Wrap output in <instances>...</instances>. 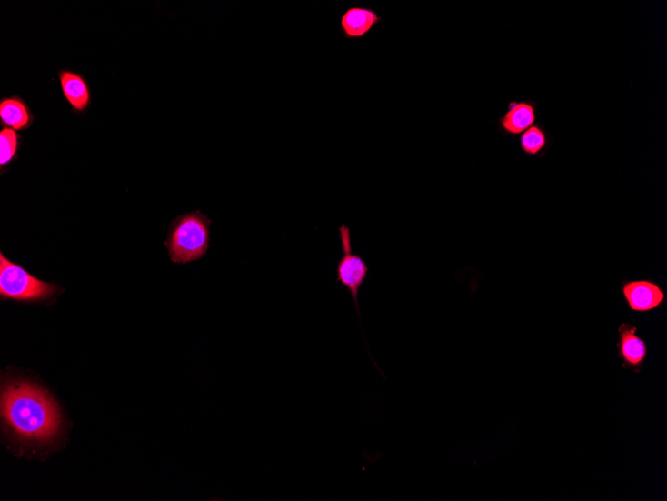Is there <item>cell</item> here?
Wrapping results in <instances>:
<instances>
[{
    "mask_svg": "<svg viewBox=\"0 0 667 501\" xmlns=\"http://www.w3.org/2000/svg\"><path fill=\"white\" fill-rule=\"evenodd\" d=\"M2 417L9 432L23 443L53 442L62 428V415L54 398L44 388L22 380L4 386Z\"/></svg>",
    "mask_w": 667,
    "mask_h": 501,
    "instance_id": "obj_1",
    "label": "cell"
},
{
    "mask_svg": "<svg viewBox=\"0 0 667 501\" xmlns=\"http://www.w3.org/2000/svg\"><path fill=\"white\" fill-rule=\"evenodd\" d=\"M210 226L211 219L200 210L177 216L164 242L171 262L186 265L204 257L209 250Z\"/></svg>",
    "mask_w": 667,
    "mask_h": 501,
    "instance_id": "obj_2",
    "label": "cell"
},
{
    "mask_svg": "<svg viewBox=\"0 0 667 501\" xmlns=\"http://www.w3.org/2000/svg\"><path fill=\"white\" fill-rule=\"evenodd\" d=\"M58 286L44 282L0 255V297L22 303H42L54 297Z\"/></svg>",
    "mask_w": 667,
    "mask_h": 501,
    "instance_id": "obj_3",
    "label": "cell"
},
{
    "mask_svg": "<svg viewBox=\"0 0 667 501\" xmlns=\"http://www.w3.org/2000/svg\"><path fill=\"white\" fill-rule=\"evenodd\" d=\"M339 237L341 239L343 256L337 265L336 280L337 283L348 289L353 304H355L361 323L359 294L361 287L368 278L370 268L365 259L360 255L353 253L352 235L350 228L346 225H342L339 227Z\"/></svg>",
    "mask_w": 667,
    "mask_h": 501,
    "instance_id": "obj_4",
    "label": "cell"
},
{
    "mask_svg": "<svg viewBox=\"0 0 667 501\" xmlns=\"http://www.w3.org/2000/svg\"><path fill=\"white\" fill-rule=\"evenodd\" d=\"M60 88L66 103L75 114H85L93 104V92L88 80L75 70L62 68L58 70Z\"/></svg>",
    "mask_w": 667,
    "mask_h": 501,
    "instance_id": "obj_5",
    "label": "cell"
},
{
    "mask_svg": "<svg viewBox=\"0 0 667 501\" xmlns=\"http://www.w3.org/2000/svg\"><path fill=\"white\" fill-rule=\"evenodd\" d=\"M622 294L634 312L648 313L660 307L664 302V293L656 284L648 280H636L622 286Z\"/></svg>",
    "mask_w": 667,
    "mask_h": 501,
    "instance_id": "obj_6",
    "label": "cell"
},
{
    "mask_svg": "<svg viewBox=\"0 0 667 501\" xmlns=\"http://www.w3.org/2000/svg\"><path fill=\"white\" fill-rule=\"evenodd\" d=\"M619 355L623 366L640 373L642 365L648 356V347L643 340L636 335V327L630 324H622L619 327Z\"/></svg>",
    "mask_w": 667,
    "mask_h": 501,
    "instance_id": "obj_7",
    "label": "cell"
},
{
    "mask_svg": "<svg viewBox=\"0 0 667 501\" xmlns=\"http://www.w3.org/2000/svg\"><path fill=\"white\" fill-rule=\"evenodd\" d=\"M380 22L381 17L375 10L368 7H350L341 18V34L347 39L362 38Z\"/></svg>",
    "mask_w": 667,
    "mask_h": 501,
    "instance_id": "obj_8",
    "label": "cell"
},
{
    "mask_svg": "<svg viewBox=\"0 0 667 501\" xmlns=\"http://www.w3.org/2000/svg\"><path fill=\"white\" fill-rule=\"evenodd\" d=\"M34 122L33 110L23 97L13 95L0 100V125L19 133L32 127Z\"/></svg>",
    "mask_w": 667,
    "mask_h": 501,
    "instance_id": "obj_9",
    "label": "cell"
},
{
    "mask_svg": "<svg viewBox=\"0 0 667 501\" xmlns=\"http://www.w3.org/2000/svg\"><path fill=\"white\" fill-rule=\"evenodd\" d=\"M537 122V108L532 102H513L499 120L500 129L509 135H519Z\"/></svg>",
    "mask_w": 667,
    "mask_h": 501,
    "instance_id": "obj_10",
    "label": "cell"
},
{
    "mask_svg": "<svg viewBox=\"0 0 667 501\" xmlns=\"http://www.w3.org/2000/svg\"><path fill=\"white\" fill-rule=\"evenodd\" d=\"M22 144L23 137L16 130L2 126V130H0V168H2V174H5L7 167L16 160Z\"/></svg>",
    "mask_w": 667,
    "mask_h": 501,
    "instance_id": "obj_11",
    "label": "cell"
},
{
    "mask_svg": "<svg viewBox=\"0 0 667 501\" xmlns=\"http://www.w3.org/2000/svg\"><path fill=\"white\" fill-rule=\"evenodd\" d=\"M549 144V135L539 125H533L522 134L520 145L525 155H540Z\"/></svg>",
    "mask_w": 667,
    "mask_h": 501,
    "instance_id": "obj_12",
    "label": "cell"
}]
</instances>
